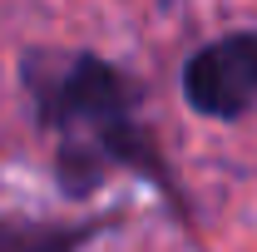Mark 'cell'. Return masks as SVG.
<instances>
[{
	"mask_svg": "<svg viewBox=\"0 0 257 252\" xmlns=\"http://www.w3.org/2000/svg\"><path fill=\"white\" fill-rule=\"evenodd\" d=\"M30 84L40 119L60 129V183L74 198L89 193L109 168H134L139 178H154L168 198H178L163 158L134 119L139 94L114 64H104L99 55H69L50 74L35 69Z\"/></svg>",
	"mask_w": 257,
	"mask_h": 252,
	"instance_id": "cell-1",
	"label": "cell"
},
{
	"mask_svg": "<svg viewBox=\"0 0 257 252\" xmlns=\"http://www.w3.org/2000/svg\"><path fill=\"white\" fill-rule=\"evenodd\" d=\"M99 222H10L0 218V252H79Z\"/></svg>",
	"mask_w": 257,
	"mask_h": 252,
	"instance_id": "cell-3",
	"label": "cell"
},
{
	"mask_svg": "<svg viewBox=\"0 0 257 252\" xmlns=\"http://www.w3.org/2000/svg\"><path fill=\"white\" fill-rule=\"evenodd\" d=\"M183 99L203 119H242L257 104V30L223 35L188 55Z\"/></svg>",
	"mask_w": 257,
	"mask_h": 252,
	"instance_id": "cell-2",
	"label": "cell"
}]
</instances>
